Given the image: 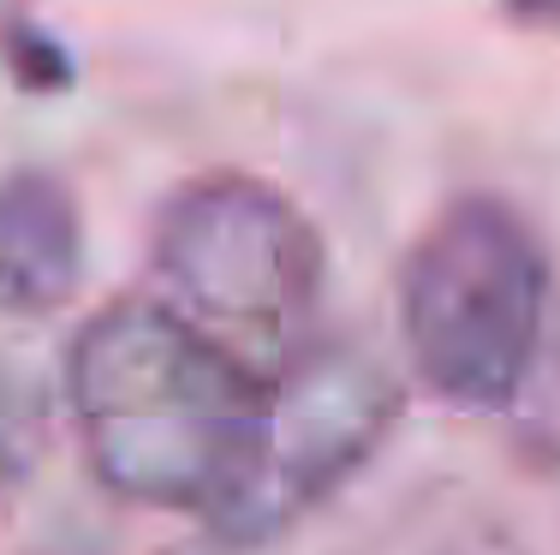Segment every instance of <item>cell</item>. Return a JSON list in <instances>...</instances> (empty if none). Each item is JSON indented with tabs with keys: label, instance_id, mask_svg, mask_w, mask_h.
<instances>
[{
	"label": "cell",
	"instance_id": "obj_3",
	"mask_svg": "<svg viewBox=\"0 0 560 555\" xmlns=\"http://www.w3.org/2000/svg\"><path fill=\"white\" fill-rule=\"evenodd\" d=\"M399 377L364 347L323 340L292 352L269 382L245 478L209 513V532L221 544H269L311 520L376 460V448L399 425Z\"/></svg>",
	"mask_w": 560,
	"mask_h": 555
},
{
	"label": "cell",
	"instance_id": "obj_5",
	"mask_svg": "<svg viewBox=\"0 0 560 555\" xmlns=\"http://www.w3.org/2000/svg\"><path fill=\"white\" fill-rule=\"evenodd\" d=\"M84 281V216L48 167L0 180V311L48 316Z\"/></svg>",
	"mask_w": 560,
	"mask_h": 555
},
{
	"label": "cell",
	"instance_id": "obj_2",
	"mask_svg": "<svg viewBox=\"0 0 560 555\" xmlns=\"http://www.w3.org/2000/svg\"><path fill=\"white\" fill-rule=\"evenodd\" d=\"M549 245L501 197H459L399 269V335L418 382L459 413H506L549 323Z\"/></svg>",
	"mask_w": 560,
	"mask_h": 555
},
{
	"label": "cell",
	"instance_id": "obj_4",
	"mask_svg": "<svg viewBox=\"0 0 560 555\" xmlns=\"http://www.w3.org/2000/svg\"><path fill=\"white\" fill-rule=\"evenodd\" d=\"M155 275L191 316L250 335L299 328L316 311L328 245L316 221L250 174H203L162 204Z\"/></svg>",
	"mask_w": 560,
	"mask_h": 555
},
{
	"label": "cell",
	"instance_id": "obj_6",
	"mask_svg": "<svg viewBox=\"0 0 560 555\" xmlns=\"http://www.w3.org/2000/svg\"><path fill=\"white\" fill-rule=\"evenodd\" d=\"M0 60L12 66V78H19L24 90H66V78H72L60 43L36 19H24L19 7L0 12Z\"/></svg>",
	"mask_w": 560,
	"mask_h": 555
},
{
	"label": "cell",
	"instance_id": "obj_1",
	"mask_svg": "<svg viewBox=\"0 0 560 555\" xmlns=\"http://www.w3.org/2000/svg\"><path fill=\"white\" fill-rule=\"evenodd\" d=\"M66 394L102 490L209 520L245 478L269 382L185 311L114 299L78 328Z\"/></svg>",
	"mask_w": 560,
	"mask_h": 555
},
{
	"label": "cell",
	"instance_id": "obj_7",
	"mask_svg": "<svg viewBox=\"0 0 560 555\" xmlns=\"http://www.w3.org/2000/svg\"><path fill=\"white\" fill-rule=\"evenodd\" d=\"M513 19L525 24H542V31H560V0H501Z\"/></svg>",
	"mask_w": 560,
	"mask_h": 555
}]
</instances>
